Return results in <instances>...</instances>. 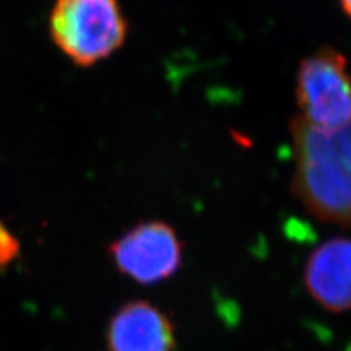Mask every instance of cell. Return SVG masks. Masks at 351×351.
<instances>
[{
	"label": "cell",
	"instance_id": "cell-1",
	"mask_svg": "<svg viewBox=\"0 0 351 351\" xmlns=\"http://www.w3.org/2000/svg\"><path fill=\"white\" fill-rule=\"evenodd\" d=\"M291 192L316 219L351 228V122L322 129L290 120Z\"/></svg>",
	"mask_w": 351,
	"mask_h": 351
},
{
	"label": "cell",
	"instance_id": "cell-2",
	"mask_svg": "<svg viewBox=\"0 0 351 351\" xmlns=\"http://www.w3.org/2000/svg\"><path fill=\"white\" fill-rule=\"evenodd\" d=\"M50 32L66 56L86 68L123 46L128 24L119 0H56Z\"/></svg>",
	"mask_w": 351,
	"mask_h": 351
},
{
	"label": "cell",
	"instance_id": "cell-3",
	"mask_svg": "<svg viewBox=\"0 0 351 351\" xmlns=\"http://www.w3.org/2000/svg\"><path fill=\"white\" fill-rule=\"evenodd\" d=\"M295 101L307 123L332 129L351 122V75L343 53L322 47L300 62Z\"/></svg>",
	"mask_w": 351,
	"mask_h": 351
},
{
	"label": "cell",
	"instance_id": "cell-4",
	"mask_svg": "<svg viewBox=\"0 0 351 351\" xmlns=\"http://www.w3.org/2000/svg\"><path fill=\"white\" fill-rule=\"evenodd\" d=\"M117 269L139 284L171 278L182 267L183 249L176 230L164 221H144L110 247Z\"/></svg>",
	"mask_w": 351,
	"mask_h": 351
},
{
	"label": "cell",
	"instance_id": "cell-5",
	"mask_svg": "<svg viewBox=\"0 0 351 351\" xmlns=\"http://www.w3.org/2000/svg\"><path fill=\"white\" fill-rule=\"evenodd\" d=\"M304 287L325 311H351V239L334 237L312 252L304 267Z\"/></svg>",
	"mask_w": 351,
	"mask_h": 351
},
{
	"label": "cell",
	"instance_id": "cell-6",
	"mask_svg": "<svg viewBox=\"0 0 351 351\" xmlns=\"http://www.w3.org/2000/svg\"><path fill=\"white\" fill-rule=\"evenodd\" d=\"M107 341L112 351H173L174 325L156 304L130 302L110 321Z\"/></svg>",
	"mask_w": 351,
	"mask_h": 351
},
{
	"label": "cell",
	"instance_id": "cell-7",
	"mask_svg": "<svg viewBox=\"0 0 351 351\" xmlns=\"http://www.w3.org/2000/svg\"><path fill=\"white\" fill-rule=\"evenodd\" d=\"M18 252V243L8 230L0 224V265H5L14 259Z\"/></svg>",
	"mask_w": 351,
	"mask_h": 351
},
{
	"label": "cell",
	"instance_id": "cell-8",
	"mask_svg": "<svg viewBox=\"0 0 351 351\" xmlns=\"http://www.w3.org/2000/svg\"><path fill=\"white\" fill-rule=\"evenodd\" d=\"M339 6H341L343 12L351 19V0H338Z\"/></svg>",
	"mask_w": 351,
	"mask_h": 351
},
{
	"label": "cell",
	"instance_id": "cell-9",
	"mask_svg": "<svg viewBox=\"0 0 351 351\" xmlns=\"http://www.w3.org/2000/svg\"><path fill=\"white\" fill-rule=\"evenodd\" d=\"M346 351H351V343L347 346V348H346Z\"/></svg>",
	"mask_w": 351,
	"mask_h": 351
}]
</instances>
